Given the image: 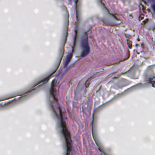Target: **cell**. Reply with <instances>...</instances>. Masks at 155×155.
<instances>
[{
    "mask_svg": "<svg viewBox=\"0 0 155 155\" xmlns=\"http://www.w3.org/2000/svg\"><path fill=\"white\" fill-rule=\"evenodd\" d=\"M63 130L64 132V134L66 138V142H67V152L69 153L71 152V137L70 133L67 130L66 126L64 122L62 123Z\"/></svg>",
    "mask_w": 155,
    "mask_h": 155,
    "instance_id": "cell-1",
    "label": "cell"
}]
</instances>
